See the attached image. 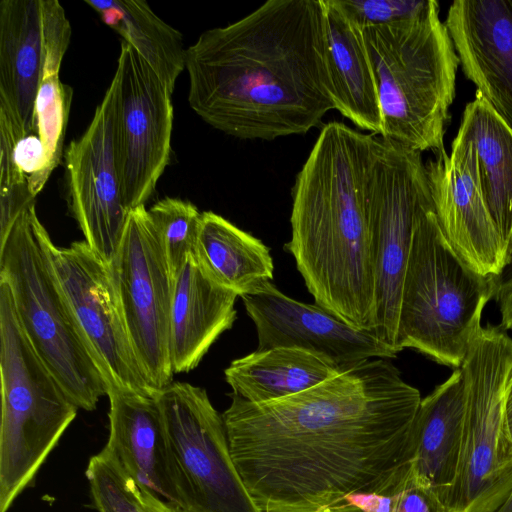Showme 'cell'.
<instances>
[{
	"label": "cell",
	"mask_w": 512,
	"mask_h": 512,
	"mask_svg": "<svg viewBox=\"0 0 512 512\" xmlns=\"http://www.w3.org/2000/svg\"><path fill=\"white\" fill-rule=\"evenodd\" d=\"M376 358L298 394L223 412L233 462L262 512H359L350 497L385 495L410 466L421 402Z\"/></svg>",
	"instance_id": "obj_1"
},
{
	"label": "cell",
	"mask_w": 512,
	"mask_h": 512,
	"mask_svg": "<svg viewBox=\"0 0 512 512\" xmlns=\"http://www.w3.org/2000/svg\"><path fill=\"white\" fill-rule=\"evenodd\" d=\"M341 371L330 361L299 349L272 348L235 359L225 369V380L235 395L262 404L308 390Z\"/></svg>",
	"instance_id": "obj_23"
},
{
	"label": "cell",
	"mask_w": 512,
	"mask_h": 512,
	"mask_svg": "<svg viewBox=\"0 0 512 512\" xmlns=\"http://www.w3.org/2000/svg\"><path fill=\"white\" fill-rule=\"evenodd\" d=\"M501 277H484L453 250L434 206L420 214L404 274L396 349L460 368Z\"/></svg>",
	"instance_id": "obj_6"
},
{
	"label": "cell",
	"mask_w": 512,
	"mask_h": 512,
	"mask_svg": "<svg viewBox=\"0 0 512 512\" xmlns=\"http://www.w3.org/2000/svg\"><path fill=\"white\" fill-rule=\"evenodd\" d=\"M241 299L256 327L258 351L299 349L330 361L340 370L398 354L372 331L356 328L316 303L297 301L271 282Z\"/></svg>",
	"instance_id": "obj_16"
},
{
	"label": "cell",
	"mask_w": 512,
	"mask_h": 512,
	"mask_svg": "<svg viewBox=\"0 0 512 512\" xmlns=\"http://www.w3.org/2000/svg\"><path fill=\"white\" fill-rule=\"evenodd\" d=\"M59 68L44 67L35 102V128L54 170L63 154V143L72 101V88L59 78Z\"/></svg>",
	"instance_id": "obj_28"
},
{
	"label": "cell",
	"mask_w": 512,
	"mask_h": 512,
	"mask_svg": "<svg viewBox=\"0 0 512 512\" xmlns=\"http://www.w3.org/2000/svg\"><path fill=\"white\" fill-rule=\"evenodd\" d=\"M361 26L390 24L418 17L433 0H339Z\"/></svg>",
	"instance_id": "obj_31"
},
{
	"label": "cell",
	"mask_w": 512,
	"mask_h": 512,
	"mask_svg": "<svg viewBox=\"0 0 512 512\" xmlns=\"http://www.w3.org/2000/svg\"><path fill=\"white\" fill-rule=\"evenodd\" d=\"M174 280L190 257H195L202 213L189 201L166 197L149 210Z\"/></svg>",
	"instance_id": "obj_27"
},
{
	"label": "cell",
	"mask_w": 512,
	"mask_h": 512,
	"mask_svg": "<svg viewBox=\"0 0 512 512\" xmlns=\"http://www.w3.org/2000/svg\"><path fill=\"white\" fill-rule=\"evenodd\" d=\"M188 102L213 128L270 141L301 135L334 109L322 0H269L186 49Z\"/></svg>",
	"instance_id": "obj_2"
},
{
	"label": "cell",
	"mask_w": 512,
	"mask_h": 512,
	"mask_svg": "<svg viewBox=\"0 0 512 512\" xmlns=\"http://www.w3.org/2000/svg\"><path fill=\"white\" fill-rule=\"evenodd\" d=\"M138 362L157 391L172 382L173 279L157 229L144 206L133 209L108 265Z\"/></svg>",
	"instance_id": "obj_11"
},
{
	"label": "cell",
	"mask_w": 512,
	"mask_h": 512,
	"mask_svg": "<svg viewBox=\"0 0 512 512\" xmlns=\"http://www.w3.org/2000/svg\"><path fill=\"white\" fill-rule=\"evenodd\" d=\"M372 512H448L436 493L422 483L409 466L385 495H378Z\"/></svg>",
	"instance_id": "obj_30"
},
{
	"label": "cell",
	"mask_w": 512,
	"mask_h": 512,
	"mask_svg": "<svg viewBox=\"0 0 512 512\" xmlns=\"http://www.w3.org/2000/svg\"><path fill=\"white\" fill-rule=\"evenodd\" d=\"M509 257H510V260L512 261V244H511V247H510V250H509Z\"/></svg>",
	"instance_id": "obj_36"
},
{
	"label": "cell",
	"mask_w": 512,
	"mask_h": 512,
	"mask_svg": "<svg viewBox=\"0 0 512 512\" xmlns=\"http://www.w3.org/2000/svg\"><path fill=\"white\" fill-rule=\"evenodd\" d=\"M238 296L213 282L190 257L173 280L170 358L173 373L198 366L218 337L236 319Z\"/></svg>",
	"instance_id": "obj_20"
},
{
	"label": "cell",
	"mask_w": 512,
	"mask_h": 512,
	"mask_svg": "<svg viewBox=\"0 0 512 512\" xmlns=\"http://www.w3.org/2000/svg\"><path fill=\"white\" fill-rule=\"evenodd\" d=\"M102 21L120 34L150 65L173 93L185 69L186 49L179 31L157 16L142 0H86Z\"/></svg>",
	"instance_id": "obj_26"
},
{
	"label": "cell",
	"mask_w": 512,
	"mask_h": 512,
	"mask_svg": "<svg viewBox=\"0 0 512 512\" xmlns=\"http://www.w3.org/2000/svg\"><path fill=\"white\" fill-rule=\"evenodd\" d=\"M499 297L507 312L512 316V273L502 279L499 286Z\"/></svg>",
	"instance_id": "obj_33"
},
{
	"label": "cell",
	"mask_w": 512,
	"mask_h": 512,
	"mask_svg": "<svg viewBox=\"0 0 512 512\" xmlns=\"http://www.w3.org/2000/svg\"><path fill=\"white\" fill-rule=\"evenodd\" d=\"M435 154L425 167L444 236L474 272L501 277L510 260L482 192L474 144L458 130L450 154Z\"/></svg>",
	"instance_id": "obj_15"
},
{
	"label": "cell",
	"mask_w": 512,
	"mask_h": 512,
	"mask_svg": "<svg viewBox=\"0 0 512 512\" xmlns=\"http://www.w3.org/2000/svg\"><path fill=\"white\" fill-rule=\"evenodd\" d=\"M326 33V70L334 109L357 127L382 130L377 85L363 26L339 0H322Z\"/></svg>",
	"instance_id": "obj_19"
},
{
	"label": "cell",
	"mask_w": 512,
	"mask_h": 512,
	"mask_svg": "<svg viewBox=\"0 0 512 512\" xmlns=\"http://www.w3.org/2000/svg\"><path fill=\"white\" fill-rule=\"evenodd\" d=\"M85 475L98 512H146L134 480L105 451L90 458Z\"/></svg>",
	"instance_id": "obj_29"
},
{
	"label": "cell",
	"mask_w": 512,
	"mask_h": 512,
	"mask_svg": "<svg viewBox=\"0 0 512 512\" xmlns=\"http://www.w3.org/2000/svg\"><path fill=\"white\" fill-rule=\"evenodd\" d=\"M506 414H507V422H508L509 430L512 435V383L510 385L508 397H507Z\"/></svg>",
	"instance_id": "obj_34"
},
{
	"label": "cell",
	"mask_w": 512,
	"mask_h": 512,
	"mask_svg": "<svg viewBox=\"0 0 512 512\" xmlns=\"http://www.w3.org/2000/svg\"><path fill=\"white\" fill-rule=\"evenodd\" d=\"M195 259L208 278L240 297L273 279L269 248L212 211L202 212Z\"/></svg>",
	"instance_id": "obj_24"
},
{
	"label": "cell",
	"mask_w": 512,
	"mask_h": 512,
	"mask_svg": "<svg viewBox=\"0 0 512 512\" xmlns=\"http://www.w3.org/2000/svg\"><path fill=\"white\" fill-rule=\"evenodd\" d=\"M495 512H512V491Z\"/></svg>",
	"instance_id": "obj_35"
},
{
	"label": "cell",
	"mask_w": 512,
	"mask_h": 512,
	"mask_svg": "<svg viewBox=\"0 0 512 512\" xmlns=\"http://www.w3.org/2000/svg\"><path fill=\"white\" fill-rule=\"evenodd\" d=\"M66 19L57 0L0 2V114L23 134L35 128V102L49 45Z\"/></svg>",
	"instance_id": "obj_17"
},
{
	"label": "cell",
	"mask_w": 512,
	"mask_h": 512,
	"mask_svg": "<svg viewBox=\"0 0 512 512\" xmlns=\"http://www.w3.org/2000/svg\"><path fill=\"white\" fill-rule=\"evenodd\" d=\"M114 150L124 204L144 206L169 163L172 93L126 41L114 77Z\"/></svg>",
	"instance_id": "obj_12"
},
{
	"label": "cell",
	"mask_w": 512,
	"mask_h": 512,
	"mask_svg": "<svg viewBox=\"0 0 512 512\" xmlns=\"http://www.w3.org/2000/svg\"><path fill=\"white\" fill-rule=\"evenodd\" d=\"M0 512L33 481L78 407L39 357L0 281Z\"/></svg>",
	"instance_id": "obj_7"
},
{
	"label": "cell",
	"mask_w": 512,
	"mask_h": 512,
	"mask_svg": "<svg viewBox=\"0 0 512 512\" xmlns=\"http://www.w3.org/2000/svg\"><path fill=\"white\" fill-rule=\"evenodd\" d=\"M53 260L107 387L155 395L134 352L108 264L84 240L54 245Z\"/></svg>",
	"instance_id": "obj_13"
},
{
	"label": "cell",
	"mask_w": 512,
	"mask_h": 512,
	"mask_svg": "<svg viewBox=\"0 0 512 512\" xmlns=\"http://www.w3.org/2000/svg\"><path fill=\"white\" fill-rule=\"evenodd\" d=\"M459 131L474 144L482 192L509 257L512 244V131L478 96L466 105Z\"/></svg>",
	"instance_id": "obj_25"
},
{
	"label": "cell",
	"mask_w": 512,
	"mask_h": 512,
	"mask_svg": "<svg viewBox=\"0 0 512 512\" xmlns=\"http://www.w3.org/2000/svg\"><path fill=\"white\" fill-rule=\"evenodd\" d=\"M464 414L465 392L457 368L421 399L412 425L410 466L443 503L458 472Z\"/></svg>",
	"instance_id": "obj_22"
},
{
	"label": "cell",
	"mask_w": 512,
	"mask_h": 512,
	"mask_svg": "<svg viewBox=\"0 0 512 512\" xmlns=\"http://www.w3.org/2000/svg\"><path fill=\"white\" fill-rule=\"evenodd\" d=\"M445 25L465 76L512 131V0H457Z\"/></svg>",
	"instance_id": "obj_18"
},
{
	"label": "cell",
	"mask_w": 512,
	"mask_h": 512,
	"mask_svg": "<svg viewBox=\"0 0 512 512\" xmlns=\"http://www.w3.org/2000/svg\"><path fill=\"white\" fill-rule=\"evenodd\" d=\"M155 397L171 504L180 512H262L237 471L222 414L206 390L172 381Z\"/></svg>",
	"instance_id": "obj_9"
},
{
	"label": "cell",
	"mask_w": 512,
	"mask_h": 512,
	"mask_svg": "<svg viewBox=\"0 0 512 512\" xmlns=\"http://www.w3.org/2000/svg\"><path fill=\"white\" fill-rule=\"evenodd\" d=\"M376 135L325 124L291 190L285 244L315 303L373 331L375 282L365 186Z\"/></svg>",
	"instance_id": "obj_3"
},
{
	"label": "cell",
	"mask_w": 512,
	"mask_h": 512,
	"mask_svg": "<svg viewBox=\"0 0 512 512\" xmlns=\"http://www.w3.org/2000/svg\"><path fill=\"white\" fill-rule=\"evenodd\" d=\"M135 489L146 512H180L178 508L135 483Z\"/></svg>",
	"instance_id": "obj_32"
},
{
	"label": "cell",
	"mask_w": 512,
	"mask_h": 512,
	"mask_svg": "<svg viewBox=\"0 0 512 512\" xmlns=\"http://www.w3.org/2000/svg\"><path fill=\"white\" fill-rule=\"evenodd\" d=\"M375 282L373 333L397 353L401 290L417 220L433 206L421 152L376 136L365 186Z\"/></svg>",
	"instance_id": "obj_10"
},
{
	"label": "cell",
	"mask_w": 512,
	"mask_h": 512,
	"mask_svg": "<svg viewBox=\"0 0 512 512\" xmlns=\"http://www.w3.org/2000/svg\"><path fill=\"white\" fill-rule=\"evenodd\" d=\"M69 209L84 241L108 265L128 217L114 150V88L110 83L84 134L65 150Z\"/></svg>",
	"instance_id": "obj_14"
},
{
	"label": "cell",
	"mask_w": 512,
	"mask_h": 512,
	"mask_svg": "<svg viewBox=\"0 0 512 512\" xmlns=\"http://www.w3.org/2000/svg\"><path fill=\"white\" fill-rule=\"evenodd\" d=\"M109 436L102 449L134 482L172 503L162 415L155 395L109 387Z\"/></svg>",
	"instance_id": "obj_21"
},
{
	"label": "cell",
	"mask_w": 512,
	"mask_h": 512,
	"mask_svg": "<svg viewBox=\"0 0 512 512\" xmlns=\"http://www.w3.org/2000/svg\"><path fill=\"white\" fill-rule=\"evenodd\" d=\"M54 245L31 204L0 241V281L39 357L71 401L92 411L108 387L57 275Z\"/></svg>",
	"instance_id": "obj_5"
},
{
	"label": "cell",
	"mask_w": 512,
	"mask_h": 512,
	"mask_svg": "<svg viewBox=\"0 0 512 512\" xmlns=\"http://www.w3.org/2000/svg\"><path fill=\"white\" fill-rule=\"evenodd\" d=\"M439 3L416 18L363 27L382 117L380 137L418 152L444 150L460 65Z\"/></svg>",
	"instance_id": "obj_4"
},
{
	"label": "cell",
	"mask_w": 512,
	"mask_h": 512,
	"mask_svg": "<svg viewBox=\"0 0 512 512\" xmlns=\"http://www.w3.org/2000/svg\"><path fill=\"white\" fill-rule=\"evenodd\" d=\"M461 370L465 392L457 476L448 512H495L512 491V435L506 404L512 383V338L500 326L481 327Z\"/></svg>",
	"instance_id": "obj_8"
}]
</instances>
